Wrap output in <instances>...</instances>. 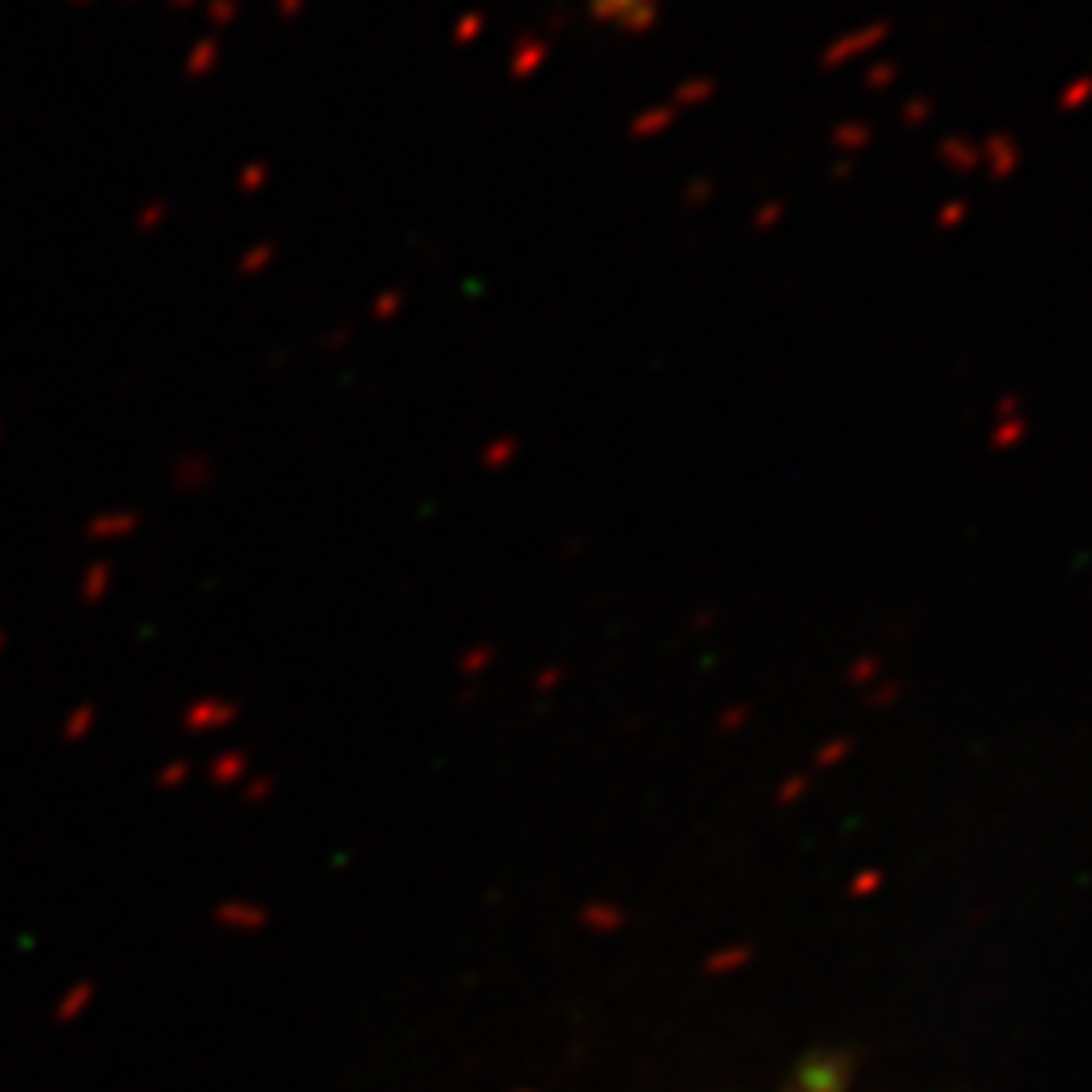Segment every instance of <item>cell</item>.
Masks as SVG:
<instances>
[{
	"mask_svg": "<svg viewBox=\"0 0 1092 1092\" xmlns=\"http://www.w3.org/2000/svg\"><path fill=\"white\" fill-rule=\"evenodd\" d=\"M591 13L603 25H620L628 33H644L656 25L660 0H591Z\"/></svg>",
	"mask_w": 1092,
	"mask_h": 1092,
	"instance_id": "1",
	"label": "cell"
}]
</instances>
